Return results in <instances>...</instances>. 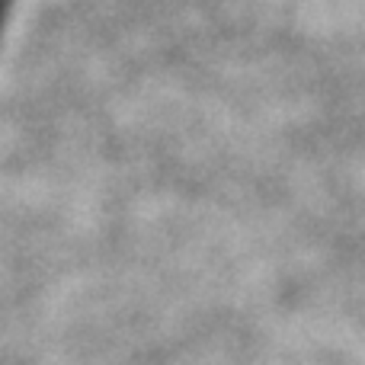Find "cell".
<instances>
[{
  "instance_id": "cell-1",
  "label": "cell",
  "mask_w": 365,
  "mask_h": 365,
  "mask_svg": "<svg viewBox=\"0 0 365 365\" xmlns=\"http://www.w3.org/2000/svg\"><path fill=\"white\" fill-rule=\"evenodd\" d=\"M4 26H6V13L0 10V32H4Z\"/></svg>"
}]
</instances>
